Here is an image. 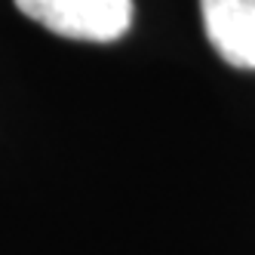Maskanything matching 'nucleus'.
<instances>
[{"mask_svg": "<svg viewBox=\"0 0 255 255\" xmlns=\"http://www.w3.org/2000/svg\"><path fill=\"white\" fill-rule=\"evenodd\" d=\"M28 19L71 40L114 43L132 25V0H15Z\"/></svg>", "mask_w": 255, "mask_h": 255, "instance_id": "1", "label": "nucleus"}, {"mask_svg": "<svg viewBox=\"0 0 255 255\" xmlns=\"http://www.w3.org/2000/svg\"><path fill=\"white\" fill-rule=\"evenodd\" d=\"M206 37L231 68L255 71V0H200Z\"/></svg>", "mask_w": 255, "mask_h": 255, "instance_id": "2", "label": "nucleus"}]
</instances>
